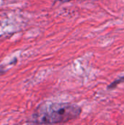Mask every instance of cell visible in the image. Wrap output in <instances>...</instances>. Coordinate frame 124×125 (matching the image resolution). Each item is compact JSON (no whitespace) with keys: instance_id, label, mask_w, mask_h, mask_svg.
<instances>
[{"instance_id":"6da1fadb","label":"cell","mask_w":124,"mask_h":125,"mask_svg":"<svg viewBox=\"0 0 124 125\" xmlns=\"http://www.w3.org/2000/svg\"><path fill=\"white\" fill-rule=\"evenodd\" d=\"M81 108L71 103H46L39 106L31 117L30 122L37 125L65 123L77 119Z\"/></svg>"},{"instance_id":"7a4b0ae2","label":"cell","mask_w":124,"mask_h":125,"mask_svg":"<svg viewBox=\"0 0 124 125\" xmlns=\"http://www.w3.org/2000/svg\"><path fill=\"white\" fill-rule=\"evenodd\" d=\"M124 83V75L121 76L118 78H117L116 80H115L114 81H113L108 86H107V89L108 90H112L115 88H116L119 84Z\"/></svg>"},{"instance_id":"3957f363","label":"cell","mask_w":124,"mask_h":125,"mask_svg":"<svg viewBox=\"0 0 124 125\" xmlns=\"http://www.w3.org/2000/svg\"><path fill=\"white\" fill-rule=\"evenodd\" d=\"M60 1H70V0H60Z\"/></svg>"}]
</instances>
